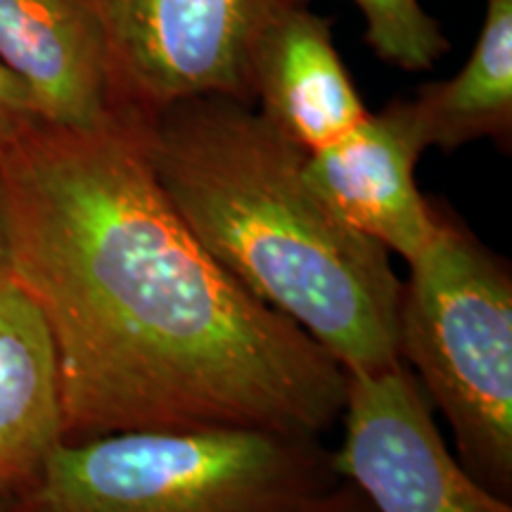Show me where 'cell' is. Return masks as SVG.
Returning a JSON list of instances; mask_svg holds the SVG:
<instances>
[{"label": "cell", "instance_id": "6da1fadb", "mask_svg": "<svg viewBox=\"0 0 512 512\" xmlns=\"http://www.w3.org/2000/svg\"><path fill=\"white\" fill-rule=\"evenodd\" d=\"M10 273L55 344L64 441L242 427L320 439L347 370L249 294L159 185L138 119L0 147Z\"/></svg>", "mask_w": 512, "mask_h": 512}, {"label": "cell", "instance_id": "7a4b0ae2", "mask_svg": "<svg viewBox=\"0 0 512 512\" xmlns=\"http://www.w3.org/2000/svg\"><path fill=\"white\" fill-rule=\"evenodd\" d=\"M140 124L159 185L223 271L347 373L401 363L403 283L387 249L313 195L306 152L254 105L223 95L183 100Z\"/></svg>", "mask_w": 512, "mask_h": 512}, {"label": "cell", "instance_id": "3957f363", "mask_svg": "<svg viewBox=\"0 0 512 512\" xmlns=\"http://www.w3.org/2000/svg\"><path fill=\"white\" fill-rule=\"evenodd\" d=\"M339 479L313 437L114 432L57 444L8 512H306Z\"/></svg>", "mask_w": 512, "mask_h": 512}, {"label": "cell", "instance_id": "277c9868", "mask_svg": "<svg viewBox=\"0 0 512 512\" xmlns=\"http://www.w3.org/2000/svg\"><path fill=\"white\" fill-rule=\"evenodd\" d=\"M396 351L432 408L458 463L491 494L512 498V275L451 211L408 261Z\"/></svg>", "mask_w": 512, "mask_h": 512}, {"label": "cell", "instance_id": "5b68a950", "mask_svg": "<svg viewBox=\"0 0 512 512\" xmlns=\"http://www.w3.org/2000/svg\"><path fill=\"white\" fill-rule=\"evenodd\" d=\"M105 53L114 114L147 121L183 100L254 105L252 57L287 10L309 0H83Z\"/></svg>", "mask_w": 512, "mask_h": 512}, {"label": "cell", "instance_id": "8992f818", "mask_svg": "<svg viewBox=\"0 0 512 512\" xmlns=\"http://www.w3.org/2000/svg\"><path fill=\"white\" fill-rule=\"evenodd\" d=\"M432 403L403 363L347 373L344 439L332 451L337 475L377 512H512L453 458Z\"/></svg>", "mask_w": 512, "mask_h": 512}, {"label": "cell", "instance_id": "52a82bcc", "mask_svg": "<svg viewBox=\"0 0 512 512\" xmlns=\"http://www.w3.org/2000/svg\"><path fill=\"white\" fill-rule=\"evenodd\" d=\"M425 150L408 98H396L380 112H368L337 143L306 155L304 178L344 226L408 264L439 226L441 207L415 181Z\"/></svg>", "mask_w": 512, "mask_h": 512}, {"label": "cell", "instance_id": "ba28073f", "mask_svg": "<svg viewBox=\"0 0 512 512\" xmlns=\"http://www.w3.org/2000/svg\"><path fill=\"white\" fill-rule=\"evenodd\" d=\"M252 100L306 155L337 143L368 117L332 22L311 5L287 10L261 36L252 57Z\"/></svg>", "mask_w": 512, "mask_h": 512}, {"label": "cell", "instance_id": "9c48e42d", "mask_svg": "<svg viewBox=\"0 0 512 512\" xmlns=\"http://www.w3.org/2000/svg\"><path fill=\"white\" fill-rule=\"evenodd\" d=\"M0 64L43 121L95 126L112 117L102 43L83 0H0Z\"/></svg>", "mask_w": 512, "mask_h": 512}, {"label": "cell", "instance_id": "30bf717a", "mask_svg": "<svg viewBox=\"0 0 512 512\" xmlns=\"http://www.w3.org/2000/svg\"><path fill=\"white\" fill-rule=\"evenodd\" d=\"M62 396L48 323L15 278L0 280V494L27 491L62 444Z\"/></svg>", "mask_w": 512, "mask_h": 512}, {"label": "cell", "instance_id": "8fae6325", "mask_svg": "<svg viewBox=\"0 0 512 512\" xmlns=\"http://www.w3.org/2000/svg\"><path fill=\"white\" fill-rule=\"evenodd\" d=\"M418 133L430 147L494 140L512 143V0H486L475 48L451 79L422 83L408 98Z\"/></svg>", "mask_w": 512, "mask_h": 512}, {"label": "cell", "instance_id": "7c38bea8", "mask_svg": "<svg viewBox=\"0 0 512 512\" xmlns=\"http://www.w3.org/2000/svg\"><path fill=\"white\" fill-rule=\"evenodd\" d=\"M363 15V38L377 60L403 72H430L451 53L439 19L420 0H351Z\"/></svg>", "mask_w": 512, "mask_h": 512}, {"label": "cell", "instance_id": "4fadbf2b", "mask_svg": "<svg viewBox=\"0 0 512 512\" xmlns=\"http://www.w3.org/2000/svg\"><path fill=\"white\" fill-rule=\"evenodd\" d=\"M41 119L29 88L0 64V147L17 138L24 128Z\"/></svg>", "mask_w": 512, "mask_h": 512}, {"label": "cell", "instance_id": "5bb4252c", "mask_svg": "<svg viewBox=\"0 0 512 512\" xmlns=\"http://www.w3.org/2000/svg\"><path fill=\"white\" fill-rule=\"evenodd\" d=\"M306 512H377L368 496L351 484L349 479H339L325 496H320Z\"/></svg>", "mask_w": 512, "mask_h": 512}, {"label": "cell", "instance_id": "9a60e30c", "mask_svg": "<svg viewBox=\"0 0 512 512\" xmlns=\"http://www.w3.org/2000/svg\"><path fill=\"white\" fill-rule=\"evenodd\" d=\"M5 278H12V273H10V256H8V238H5L3 207H0V280Z\"/></svg>", "mask_w": 512, "mask_h": 512}, {"label": "cell", "instance_id": "2e32d148", "mask_svg": "<svg viewBox=\"0 0 512 512\" xmlns=\"http://www.w3.org/2000/svg\"><path fill=\"white\" fill-rule=\"evenodd\" d=\"M8 505H10V498L0 494V512H8Z\"/></svg>", "mask_w": 512, "mask_h": 512}]
</instances>
